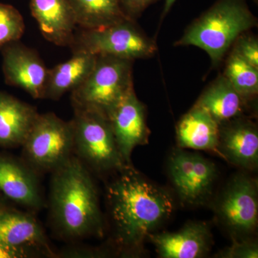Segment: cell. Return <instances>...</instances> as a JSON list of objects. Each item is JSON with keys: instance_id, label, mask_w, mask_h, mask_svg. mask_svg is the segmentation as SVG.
Returning a JSON list of instances; mask_svg holds the SVG:
<instances>
[{"instance_id": "8", "label": "cell", "mask_w": 258, "mask_h": 258, "mask_svg": "<svg viewBox=\"0 0 258 258\" xmlns=\"http://www.w3.org/2000/svg\"><path fill=\"white\" fill-rule=\"evenodd\" d=\"M167 165L169 178L183 205L198 207L208 203L217 176L212 161L178 147L171 152Z\"/></svg>"}, {"instance_id": "13", "label": "cell", "mask_w": 258, "mask_h": 258, "mask_svg": "<svg viewBox=\"0 0 258 258\" xmlns=\"http://www.w3.org/2000/svg\"><path fill=\"white\" fill-rule=\"evenodd\" d=\"M217 152L234 165L254 170L258 164V130L238 117L220 125Z\"/></svg>"}, {"instance_id": "12", "label": "cell", "mask_w": 258, "mask_h": 258, "mask_svg": "<svg viewBox=\"0 0 258 258\" xmlns=\"http://www.w3.org/2000/svg\"><path fill=\"white\" fill-rule=\"evenodd\" d=\"M39 175L23 159L0 154V191L13 203L34 211L45 207Z\"/></svg>"}, {"instance_id": "1", "label": "cell", "mask_w": 258, "mask_h": 258, "mask_svg": "<svg viewBox=\"0 0 258 258\" xmlns=\"http://www.w3.org/2000/svg\"><path fill=\"white\" fill-rule=\"evenodd\" d=\"M108 185V211L114 240L121 252H134L174 210L169 191L142 177L132 166Z\"/></svg>"}, {"instance_id": "2", "label": "cell", "mask_w": 258, "mask_h": 258, "mask_svg": "<svg viewBox=\"0 0 258 258\" xmlns=\"http://www.w3.org/2000/svg\"><path fill=\"white\" fill-rule=\"evenodd\" d=\"M51 174L50 215L57 233L70 241L102 237L98 192L86 166L74 155Z\"/></svg>"}, {"instance_id": "21", "label": "cell", "mask_w": 258, "mask_h": 258, "mask_svg": "<svg viewBox=\"0 0 258 258\" xmlns=\"http://www.w3.org/2000/svg\"><path fill=\"white\" fill-rule=\"evenodd\" d=\"M225 76L243 99L255 96L258 91V69L254 67L235 50L230 54Z\"/></svg>"}, {"instance_id": "23", "label": "cell", "mask_w": 258, "mask_h": 258, "mask_svg": "<svg viewBox=\"0 0 258 258\" xmlns=\"http://www.w3.org/2000/svg\"><path fill=\"white\" fill-rule=\"evenodd\" d=\"M257 255V244L247 239L234 240L232 245L217 254V257L222 258H253Z\"/></svg>"}, {"instance_id": "11", "label": "cell", "mask_w": 258, "mask_h": 258, "mask_svg": "<svg viewBox=\"0 0 258 258\" xmlns=\"http://www.w3.org/2000/svg\"><path fill=\"white\" fill-rule=\"evenodd\" d=\"M106 115L120 154L125 163L132 166L134 149L147 144L149 139L145 108L132 89Z\"/></svg>"}, {"instance_id": "14", "label": "cell", "mask_w": 258, "mask_h": 258, "mask_svg": "<svg viewBox=\"0 0 258 258\" xmlns=\"http://www.w3.org/2000/svg\"><path fill=\"white\" fill-rule=\"evenodd\" d=\"M158 254L163 258H199L211 249L210 226L203 222H191L179 230L149 235Z\"/></svg>"}, {"instance_id": "24", "label": "cell", "mask_w": 258, "mask_h": 258, "mask_svg": "<svg viewBox=\"0 0 258 258\" xmlns=\"http://www.w3.org/2000/svg\"><path fill=\"white\" fill-rule=\"evenodd\" d=\"M234 50L258 69V42L255 38L252 37L241 35L236 40Z\"/></svg>"}, {"instance_id": "15", "label": "cell", "mask_w": 258, "mask_h": 258, "mask_svg": "<svg viewBox=\"0 0 258 258\" xmlns=\"http://www.w3.org/2000/svg\"><path fill=\"white\" fill-rule=\"evenodd\" d=\"M30 8L45 40L71 47L78 25L70 0H30Z\"/></svg>"}, {"instance_id": "17", "label": "cell", "mask_w": 258, "mask_h": 258, "mask_svg": "<svg viewBox=\"0 0 258 258\" xmlns=\"http://www.w3.org/2000/svg\"><path fill=\"white\" fill-rule=\"evenodd\" d=\"M220 124L201 107L195 105L176 125L178 147L194 150L216 151Z\"/></svg>"}, {"instance_id": "5", "label": "cell", "mask_w": 258, "mask_h": 258, "mask_svg": "<svg viewBox=\"0 0 258 258\" xmlns=\"http://www.w3.org/2000/svg\"><path fill=\"white\" fill-rule=\"evenodd\" d=\"M132 89V60L97 55L91 74L71 92V103L73 108H90L107 115Z\"/></svg>"}, {"instance_id": "20", "label": "cell", "mask_w": 258, "mask_h": 258, "mask_svg": "<svg viewBox=\"0 0 258 258\" xmlns=\"http://www.w3.org/2000/svg\"><path fill=\"white\" fill-rule=\"evenodd\" d=\"M78 26L83 30L105 28L124 20L125 15L120 0H70Z\"/></svg>"}, {"instance_id": "19", "label": "cell", "mask_w": 258, "mask_h": 258, "mask_svg": "<svg viewBox=\"0 0 258 258\" xmlns=\"http://www.w3.org/2000/svg\"><path fill=\"white\" fill-rule=\"evenodd\" d=\"M243 98L225 76L218 78L197 102L219 124L237 118L242 110Z\"/></svg>"}, {"instance_id": "7", "label": "cell", "mask_w": 258, "mask_h": 258, "mask_svg": "<svg viewBox=\"0 0 258 258\" xmlns=\"http://www.w3.org/2000/svg\"><path fill=\"white\" fill-rule=\"evenodd\" d=\"M83 30V29H82ZM73 51H85L96 55H109L132 60L152 57L157 46L127 20L105 28L83 30L75 35Z\"/></svg>"}, {"instance_id": "10", "label": "cell", "mask_w": 258, "mask_h": 258, "mask_svg": "<svg viewBox=\"0 0 258 258\" xmlns=\"http://www.w3.org/2000/svg\"><path fill=\"white\" fill-rule=\"evenodd\" d=\"M1 50L5 83L21 88L35 99H44L49 69L36 51L19 41Z\"/></svg>"}, {"instance_id": "16", "label": "cell", "mask_w": 258, "mask_h": 258, "mask_svg": "<svg viewBox=\"0 0 258 258\" xmlns=\"http://www.w3.org/2000/svg\"><path fill=\"white\" fill-rule=\"evenodd\" d=\"M39 114L35 107L0 91V147H22Z\"/></svg>"}, {"instance_id": "6", "label": "cell", "mask_w": 258, "mask_h": 258, "mask_svg": "<svg viewBox=\"0 0 258 258\" xmlns=\"http://www.w3.org/2000/svg\"><path fill=\"white\" fill-rule=\"evenodd\" d=\"M22 147L24 160L34 170L52 172L74 155L71 122L53 113H40Z\"/></svg>"}, {"instance_id": "18", "label": "cell", "mask_w": 258, "mask_h": 258, "mask_svg": "<svg viewBox=\"0 0 258 258\" xmlns=\"http://www.w3.org/2000/svg\"><path fill=\"white\" fill-rule=\"evenodd\" d=\"M66 62L48 70L44 99L57 101L66 93L72 92L91 74L97 55L85 51H73Z\"/></svg>"}, {"instance_id": "4", "label": "cell", "mask_w": 258, "mask_h": 258, "mask_svg": "<svg viewBox=\"0 0 258 258\" xmlns=\"http://www.w3.org/2000/svg\"><path fill=\"white\" fill-rule=\"evenodd\" d=\"M71 120L74 153L89 169L97 172L122 171L128 164L120 154L111 124L104 113L90 108H74Z\"/></svg>"}, {"instance_id": "26", "label": "cell", "mask_w": 258, "mask_h": 258, "mask_svg": "<svg viewBox=\"0 0 258 258\" xmlns=\"http://www.w3.org/2000/svg\"><path fill=\"white\" fill-rule=\"evenodd\" d=\"M176 0H165L164 3V11H163V15L167 14L168 12L171 10V7L176 3Z\"/></svg>"}, {"instance_id": "25", "label": "cell", "mask_w": 258, "mask_h": 258, "mask_svg": "<svg viewBox=\"0 0 258 258\" xmlns=\"http://www.w3.org/2000/svg\"><path fill=\"white\" fill-rule=\"evenodd\" d=\"M122 8L125 15L134 20L136 16L141 14L144 10L156 0H120Z\"/></svg>"}, {"instance_id": "22", "label": "cell", "mask_w": 258, "mask_h": 258, "mask_svg": "<svg viewBox=\"0 0 258 258\" xmlns=\"http://www.w3.org/2000/svg\"><path fill=\"white\" fill-rule=\"evenodd\" d=\"M25 24L23 15L12 5L0 3V49L23 37Z\"/></svg>"}, {"instance_id": "3", "label": "cell", "mask_w": 258, "mask_h": 258, "mask_svg": "<svg viewBox=\"0 0 258 258\" xmlns=\"http://www.w3.org/2000/svg\"><path fill=\"white\" fill-rule=\"evenodd\" d=\"M255 21L244 0H219L186 30L176 45L198 47L217 64Z\"/></svg>"}, {"instance_id": "9", "label": "cell", "mask_w": 258, "mask_h": 258, "mask_svg": "<svg viewBox=\"0 0 258 258\" xmlns=\"http://www.w3.org/2000/svg\"><path fill=\"white\" fill-rule=\"evenodd\" d=\"M215 210L217 219L234 240L247 237L257 225V181L244 174L234 176L222 191Z\"/></svg>"}]
</instances>
